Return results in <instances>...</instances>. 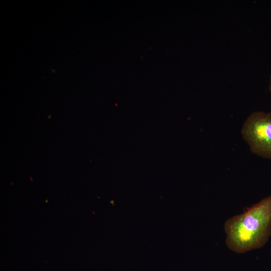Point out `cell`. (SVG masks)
Wrapping results in <instances>:
<instances>
[{"mask_svg": "<svg viewBox=\"0 0 271 271\" xmlns=\"http://www.w3.org/2000/svg\"><path fill=\"white\" fill-rule=\"evenodd\" d=\"M241 133L253 153L271 159V113L253 112L244 122Z\"/></svg>", "mask_w": 271, "mask_h": 271, "instance_id": "7a4b0ae2", "label": "cell"}, {"mask_svg": "<svg viewBox=\"0 0 271 271\" xmlns=\"http://www.w3.org/2000/svg\"><path fill=\"white\" fill-rule=\"evenodd\" d=\"M228 247L244 253L264 246L271 235V195L224 224Z\"/></svg>", "mask_w": 271, "mask_h": 271, "instance_id": "6da1fadb", "label": "cell"}, {"mask_svg": "<svg viewBox=\"0 0 271 271\" xmlns=\"http://www.w3.org/2000/svg\"><path fill=\"white\" fill-rule=\"evenodd\" d=\"M268 88H269L270 93L271 94V75H270V79H269V84Z\"/></svg>", "mask_w": 271, "mask_h": 271, "instance_id": "3957f363", "label": "cell"}]
</instances>
